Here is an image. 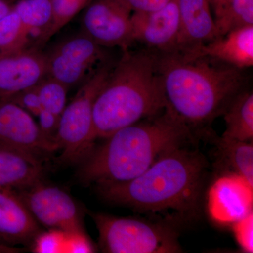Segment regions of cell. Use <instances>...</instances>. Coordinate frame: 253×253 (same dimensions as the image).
Listing matches in <instances>:
<instances>
[{
	"instance_id": "cell-3",
	"label": "cell",
	"mask_w": 253,
	"mask_h": 253,
	"mask_svg": "<svg viewBox=\"0 0 253 253\" xmlns=\"http://www.w3.org/2000/svg\"><path fill=\"white\" fill-rule=\"evenodd\" d=\"M158 58L166 110L191 129L224 113L244 83L241 69L210 58L190 57L179 51Z\"/></svg>"
},
{
	"instance_id": "cell-2",
	"label": "cell",
	"mask_w": 253,
	"mask_h": 253,
	"mask_svg": "<svg viewBox=\"0 0 253 253\" xmlns=\"http://www.w3.org/2000/svg\"><path fill=\"white\" fill-rule=\"evenodd\" d=\"M191 129L167 110L115 131L82 160L78 177L99 186L135 179L166 153L189 144Z\"/></svg>"
},
{
	"instance_id": "cell-9",
	"label": "cell",
	"mask_w": 253,
	"mask_h": 253,
	"mask_svg": "<svg viewBox=\"0 0 253 253\" xmlns=\"http://www.w3.org/2000/svg\"><path fill=\"white\" fill-rule=\"evenodd\" d=\"M0 146L41 160L59 151L33 116L11 100H0Z\"/></svg>"
},
{
	"instance_id": "cell-4",
	"label": "cell",
	"mask_w": 253,
	"mask_h": 253,
	"mask_svg": "<svg viewBox=\"0 0 253 253\" xmlns=\"http://www.w3.org/2000/svg\"><path fill=\"white\" fill-rule=\"evenodd\" d=\"M166 108L158 55L126 50L95 100L94 142L121 128L156 116Z\"/></svg>"
},
{
	"instance_id": "cell-32",
	"label": "cell",
	"mask_w": 253,
	"mask_h": 253,
	"mask_svg": "<svg viewBox=\"0 0 253 253\" xmlns=\"http://www.w3.org/2000/svg\"><path fill=\"white\" fill-rule=\"evenodd\" d=\"M229 1H230V0H219L217 7L214 10V14L215 18L220 16L221 13L226 9V6H227L228 4H229ZM215 18H214V19H215Z\"/></svg>"
},
{
	"instance_id": "cell-6",
	"label": "cell",
	"mask_w": 253,
	"mask_h": 253,
	"mask_svg": "<svg viewBox=\"0 0 253 253\" xmlns=\"http://www.w3.org/2000/svg\"><path fill=\"white\" fill-rule=\"evenodd\" d=\"M112 68L109 64L99 66L81 84L76 96L61 113L55 137L61 151V162L81 163L94 147L93 110L95 100Z\"/></svg>"
},
{
	"instance_id": "cell-20",
	"label": "cell",
	"mask_w": 253,
	"mask_h": 253,
	"mask_svg": "<svg viewBox=\"0 0 253 253\" xmlns=\"http://www.w3.org/2000/svg\"><path fill=\"white\" fill-rule=\"evenodd\" d=\"M92 0H51L52 18L49 26L38 34V45L45 44L56 33L61 31Z\"/></svg>"
},
{
	"instance_id": "cell-7",
	"label": "cell",
	"mask_w": 253,
	"mask_h": 253,
	"mask_svg": "<svg viewBox=\"0 0 253 253\" xmlns=\"http://www.w3.org/2000/svg\"><path fill=\"white\" fill-rule=\"evenodd\" d=\"M46 77L62 83L68 89L81 86L104 59L102 46L84 33L57 43L45 54Z\"/></svg>"
},
{
	"instance_id": "cell-24",
	"label": "cell",
	"mask_w": 253,
	"mask_h": 253,
	"mask_svg": "<svg viewBox=\"0 0 253 253\" xmlns=\"http://www.w3.org/2000/svg\"><path fill=\"white\" fill-rule=\"evenodd\" d=\"M35 88L43 109L60 118L66 106L68 88L60 82L49 77L42 80Z\"/></svg>"
},
{
	"instance_id": "cell-26",
	"label": "cell",
	"mask_w": 253,
	"mask_h": 253,
	"mask_svg": "<svg viewBox=\"0 0 253 253\" xmlns=\"http://www.w3.org/2000/svg\"><path fill=\"white\" fill-rule=\"evenodd\" d=\"M64 253H91L96 252L95 246L85 231L66 233Z\"/></svg>"
},
{
	"instance_id": "cell-19",
	"label": "cell",
	"mask_w": 253,
	"mask_h": 253,
	"mask_svg": "<svg viewBox=\"0 0 253 253\" xmlns=\"http://www.w3.org/2000/svg\"><path fill=\"white\" fill-rule=\"evenodd\" d=\"M218 154L229 174H236L253 186V141H240L220 138Z\"/></svg>"
},
{
	"instance_id": "cell-22",
	"label": "cell",
	"mask_w": 253,
	"mask_h": 253,
	"mask_svg": "<svg viewBox=\"0 0 253 253\" xmlns=\"http://www.w3.org/2000/svg\"><path fill=\"white\" fill-rule=\"evenodd\" d=\"M13 10L30 33L36 30L41 33L49 26L52 18L51 0H21Z\"/></svg>"
},
{
	"instance_id": "cell-16",
	"label": "cell",
	"mask_w": 253,
	"mask_h": 253,
	"mask_svg": "<svg viewBox=\"0 0 253 253\" xmlns=\"http://www.w3.org/2000/svg\"><path fill=\"white\" fill-rule=\"evenodd\" d=\"M179 10L180 28L174 51L192 49L217 38L208 0H179Z\"/></svg>"
},
{
	"instance_id": "cell-15",
	"label": "cell",
	"mask_w": 253,
	"mask_h": 253,
	"mask_svg": "<svg viewBox=\"0 0 253 253\" xmlns=\"http://www.w3.org/2000/svg\"><path fill=\"white\" fill-rule=\"evenodd\" d=\"M42 231L17 191L0 187V240L9 246L31 245Z\"/></svg>"
},
{
	"instance_id": "cell-33",
	"label": "cell",
	"mask_w": 253,
	"mask_h": 253,
	"mask_svg": "<svg viewBox=\"0 0 253 253\" xmlns=\"http://www.w3.org/2000/svg\"><path fill=\"white\" fill-rule=\"evenodd\" d=\"M12 9L13 8L10 7L9 5L6 1L4 0H0V19L9 14Z\"/></svg>"
},
{
	"instance_id": "cell-29",
	"label": "cell",
	"mask_w": 253,
	"mask_h": 253,
	"mask_svg": "<svg viewBox=\"0 0 253 253\" xmlns=\"http://www.w3.org/2000/svg\"><path fill=\"white\" fill-rule=\"evenodd\" d=\"M38 118L39 119L38 123L43 134L56 144L55 137L59 126V118L44 109L42 110Z\"/></svg>"
},
{
	"instance_id": "cell-27",
	"label": "cell",
	"mask_w": 253,
	"mask_h": 253,
	"mask_svg": "<svg viewBox=\"0 0 253 253\" xmlns=\"http://www.w3.org/2000/svg\"><path fill=\"white\" fill-rule=\"evenodd\" d=\"M232 225L240 246L246 252L253 253V212Z\"/></svg>"
},
{
	"instance_id": "cell-23",
	"label": "cell",
	"mask_w": 253,
	"mask_h": 253,
	"mask_svg": "<svg viewBox=\"0 0 253 253\" xmlns=\"http://www.w3.org/2000/svg\"><path fill=\"white\" fill-rule=\"evenodd\" d=\"M214 21L217 38L235 28L253 25V0H230Z\"/></svg>"
},
{
	"instance_id": "cell-31",
	"label": "cell",
	"mask_w": 253,
	"mask_h": 253,
	"mask_svg": "<svg viewBox=\"0 0 253 253\" xmlns=\"http://www.w3.org/2000/svg\"><path fill=\"white\" fill-rule=\"evenodd\" d=\"M23 251H24L23 249L0 243V253H18L22 252Z\"/></svg>"
},
{
	"instance_id": "cell-18",
	"label": "cell",
	"mask_w": 253,
	"mask_h": 253,
	"mask_svg": "<svg viewBox=\"0 0 253 253\" xmlns=\"http://www.w3.org/2000/svg\"><path fill=\"white\" fill-rule=\"evenodd\" d=\"M223 114L226 129L221 138L247 142L253 141V92L239 93L231 100Z\"/></svg>"
},
{
	"instance_id": "cell-10",
	"label": "cell",
	"mask_w": 253,
	"mask_h": 253,
	"mask_svg": "<svg viewBox=\"0 0 253 253\" xmlns=\"http://www.w3.org/2000/svg\"><path fill=\"white\" fill-rule=\"evenodd\" d=\"M131 12L121 0H95L83 15V32L102 47L126 51L134 42Z\"/></svg>"
},
{
	"instance_id": "cell-13",
	"label": "cell",
	"mask_w": 253,
	"mask_h": 253,
	"mask_svg": "<svg viewBox=\"0 0 253 253\" xmlns=\"http://www.w3.org/2000/svg\"><path fill=\"white\" fill-rule=\"evenodd\" d=\"M253 188L236 174L219 178L210 191L209 211L214 220L234 224L253 212Z\"/></svg>"
},
{
	"instance_id": "cell-11",
	"label": "cell",
	"mask_w": 253,
	"mask_h": 253,
	"mask_svg": "<svg viewBox=\"0 0 253 253\" xmlns=\"http://www.w3.org/2000/svg\"><path fill=\"white\" fill-rule=\"evenodd\" d=\"M131 23L134 42L162 53L176 51L180 28L179 0H172L156 11L134 12Z\"/></svg>"
},
{
	"instance_id": "cell-5",
	"label": "cell",
	"mask_w": 253,
	"mask_h": 253,
	"mask_svg": "<svg viewBox=\"0 0 253 253\" xmlns=\"http://www.w3.org/2000/svg\"><path fill=\"white\" fill-rule=\"evenodd\" d=\"M99 231V247L109 253L182 252L172 224L104 213L91 214Z\"/></svg>"
},
{
	"instance_id": "cell-14",
	"label": "cell",
	"mask_w": 253,
	"mask_h": 253,
	"mask_svg": "<svg viewBox=\"0 0 253 253\" xmlns=\"http://www.w3.org/2000/svg\"><path fill=\"white\" fill-rule=\"evenodd\" d=\"M192 58L206 57L239 68L253 65V25L235 28L224 36L184 51Z\"/></svg>"
},
{
	"instance_id": "cell-12",
	"label": "cell",
	"mask_w": 253,
	"mask_h": 253,
	"mask_svg": "<svg viewBox=\"0 0 253 253\" xmlns=\"http://www.w3.org/2000/svg\"><path fill=\"white\" fill-rule=\"evenodd\" d=\"M46 77L45 54L26 49L0 56V100H10Z\"/></svg>"
},
{
	"instance_id": "cell-1",
	"label": "cell",
	"mask_w": 253,
	"mask_h": 253,
	"mask_svg": "<svg viewBox=\"0 0 253 253\" xmlns=\"http://www.w3.org/2000/svg\"><path fill=\"white\" fill-rule=\"evenodd\" d=\"M207 168L204 155L185 144L163 155L135 179L98 189L112 204L188 220L199 213Z\"/></svg>"
},
{
	"instance_id": "cell-8",
	"label": "cell",
	"mask_w": 253,
	"mask_h": 253,
	"mask_svg": "<svg viewBox=\"0 0 253 253\" xmlns=\"http://www.w3.org/2000/svg\"><path fill=\"white\" fill-rule=\"evenodd\" d=\"M17 193L33 217L46 229L66 233L85 231L78 205L60 188L41 181Z\"/></svg>"
},
{
	"instance_id": "cell-34",
	"label": "cell",
	"mask_w": 253,
	"mask_h": 253,
	"mask_svg": "<svg viewBox=\"0 0 253 253\" xmlns=\"http://www.w3.org/2000/svg\"><path fill=\"white\" fill-rule=\"evenodd\" d=\"M208 1H209L210 4H211V7L212 8L213 11H214L216 7H217L219 0H208Z\"/></svg>"
},
{
	"instance_id": "cell-17",
	"label": "cell",
	"mask_w": 253,
	"mask_h": 253,
	"mask_svg": "<svg viewBox=\"0 0 253 253\" xmlns=\"http://www.w3.org/2000/svg\"><path fill=\"white\" fill-rule=\"evenodd\" d=\"M42 160L0 146V187L21 191L41 182Z\"/></svg>"
},
{
	"instance_id": "cell-21",
	"label": "cell",
	"mask_w": 253,
	"mask_h": 253,
	"mask_svg": "<svg viewBox=\"0 0 253 253\" xmlns=\"http://www.w3.org/2000/svg\"><path fill=\"white\" fill-rule=\"evenodd\" d=\"M31 33L23 26L19 16L11 10L0 19V56L27 48Z\"/></svg>"
},
{
	"instance_id": "cell-28",
	"label": "cell",
	"mask_w": 253,
	"mask_h": 253,
	"mask_svg": "<svg viewBox=\"0 0 253 253\" xmlns=\"http://www.w3.org/2000/svg\"><path fill=\"white\" fill-rule=\"evenodd\" d=\"M10 100L26 110L32 116L36 117H38V115L43 109L41 99L35 86L31 89L22 91Z\"/></svg>"
},
{
	"instance_id": "cell-30",
	"label": "cell",
	"mask_w": 253,
	"mask_h": 253,
	"mask_svg": "<svg viewBox=\"0 0 253 253\" xmlns=\"http://www.w3.org/2000/svg\"><path fill=\"white\" fill-rule=\"evenodd\" d=\"M133 12H151L163 8L172 0H121Z\"/></svg>"
},
{
	"instance_id": "cell-25",
	"label": "cell",
	"mask_w": 253,
	"mask_h": 253,
	"mask_svg": "<svg viewBox=\"0 0 253 253\" xmlns=\"http://www.w3.org/2000/svg\"><path fill=\"white\" fill-rule=\"evenodd\" d=\"M66 232L57 229L42 231L33 240L32 251L36 253H64Z\"/></svg>"
}]
</instances>
